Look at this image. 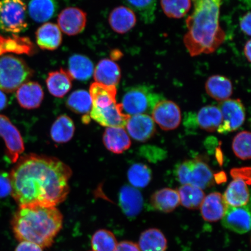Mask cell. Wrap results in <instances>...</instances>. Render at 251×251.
Segmentation results:
<instances>
[{
	"mask_svg": "<svg viewBox=\"0 0 251 251\" xmlns=\"http://www.w3.org/2000/svg\"><path fill=\"white\" fill-rule=\"evenodd\" d=\"M72 79L73 78L68 71L61 68L58 71L50 72L46 80L47 86L52 96L62 98L70 92Z\"/></svg>",
	"mask_w": 251,
	"mask_h": 251,
	"instance_id": "24",
	"label": "cell"
},
{
	"mask_svg": "<svg viewBox=\"0 0 251 251\" xmlns=\"http://www.w3.org/2000/svg\"><path fill=\"white\" fill-rule=\"evenodd\" d=\"M9 174L11 194L19 205L56 206L70 193L72 172L54 157L31 153L21 156Z\"/></svg>",
	"mask_w": 251,
	"mask_h": 251,
	"instance_id": "1",
	"label": "cell"
},
{
	"mask_svg": "<svg viewBox=\"0 0 251 251\" xmlns=\"http://www.w3.org/2000/svg\"><path fill=\"white\" fill-rule=\"evenodd\" d=\"M136 22L134 12L124 6L113 9L109 17V23L113 30L120 34L130 31L136 25Z\"/></svg>",
	"mask_w": 251,
	"mask_h": 251,
	"instance_id": "22",
	"label": "cell"
},
{
	"mask_svg": "<svg viewBox=\"0 0 251 251\" xmlns=\"http://www.w3.org/2000/svg\"><path fill=\"white\" fill-rule=\"evenodd\" d=\"M205 90L212 99L223 101L229 99L233 94V85L227 77L213 75L207 80Z\"/></svg>",
	"mask_w": 251,
	"mask_h": 251,
	"instance_id": "26",
	"label": "cell"
},
{
	"mask_svg": "<svg viewBox=\"0 0 251 251\" xmlns=\"http://www.w3.org/2000/svg\"><path fill=\"white\" fill-rule=\"evenodd\" d=\"M167 240L161 231L150 228L141 234L139 246L141 251H166Z\"/></svg>",
	"mask_w": 251,
	"mask_h": 251,
	"instance_id": "29",
	"label": "cell"
},
{
	"mask_svg": "<svg viewBox=\"0 0 251 251\" xmlns=\"http://www.w3.org/2000/svg\"><path fill=\"white\" fill-rule=\"evenodd\" d=\"M180 203L178 191L171 188H163L157 191L151 198V204L153 208L162 212H172Z\"/></svg>",
	"mask_w": 251,
	"mask_h": 251,
	"instance_id": "25",
	"label": "cell"
},
{
	"mask_svg": "<svg viewBox=\"0 0 251 251\" xmlns=\"http://www.w3.org/2000/svg\"><path fill=\"white\" fill-rule=\"evenodd\" d=\"M63 225V216L55 206H20L11 226L18 241H29L42 248L51 247Z\"/></svg>",
	"mask_w": 251,
	"mask_h": 251,
	"instance_id": "3",
	"label": "cell"
},
{
	"mask_svg": "<svg viewBox=\"0 0 251 251\" xmlns=\"http://www.w3.org/2000/svg\"><path fill=\"white\" fill-rule=\"evenodd\" d=\"M117 87L108 86L94 83L90 87V95L92 100V106L104 108L117 102Z\"/></svg>",
	"mask_w": 251,
	"mask_h": 251,
	"instance_id": "27",
	"label": "cell"
},
{
	"mask_svg": "<svg viewBox=\"0 0 251 251\" xmlns=\"http://www.w3.org/2000/svg\"><path fill=\"white\" fill-rule=\"evenodd\" d=\"M15 251H43L42 248L36 244L29 241H21Z\"/></svg>",
	"mask_w": 251,
	"mask_h": 251,
	"instance_id": "42",
	"label": "cell"
},
{
	"mask_svg": "<svg viewBox=\"0 0 251 251\" xmlns=\"http://www.w3.org/2000/svg\"><path fill=\"white\" fill-rule=\"evenodd\" d=\"M55 4L53 0H31L29 14L37 23H45L51 19L55 12Z\"/></svg>",
	"mask_w": 251,
	"mask_h": 251,
	"instance_id": "32",
	"label": "cell"
},
{
	"mask_svg": "<svg viewBox=\"0 0 251 251\" xmlns=\"http://www.w3.org/2000/svg\"><path fill=\"white\" fill-rule=\"evenodd\" d=\"M69 74L72 78L81 81L89 80L92 76L94 65L87 56L75 54L69 59Z\"/></svg>",
	"mask_w": 251,
	"mask_h": 251,
	"instance_id": "28",
	"label": "cell"
},
{
	"mask_svg": "<svg viewBox=\"0 0 251 251\" xmlns=\"http://www.w3.org/2000/svg\"><path fill=\"white\" fill-rule=\"evenodd\" d=\"M177 191L181 205L189 209L200 208L205 197L202 189L191 185H183Z\"/></svg>",
	"mask_w": 251,
	"mask_h": 251,
	"instance_id": "33",
	"label": "cell"
},
{
	"mask_svg": "<svg viewBox=\"0 0 251 251\" xmlns=\"http://www.w3.org/2000/svg\"><path fill=\"white\" fill-rule=\"evenodd\" d=\"M224 197L228 206H246L250 200L247 183L241 178H234L226 190Z\"/></svg>",
	"mask_w": 251,
	"mask_h": 251,
	"instance_id": "23",
	"label": "cell"
},
{
	"mask_svg": "<svg viewBox=\"0 0 251 251\" xmlns=\"http://www.w3.org/2000/svg\"><path fill=\"white\" fill-rule=\"evenodd\" d=\"M36 39L37 45L41 49L52 51L61 45L62 33L58 25L46 23L37 30Z\"/></svg>",
	"mask_w": 251,
	"mask_h": 251,
	"instance_id": "20",
	"label": "cell"
},
{
	"mask_svg": "<svg viewBox=\"0 0 251 251\" xmlns=\"http://www.w3.org/2000/svg\"><path fill=\"white\" fill-rule=\"evenodd\" d=\"M94 71V78L96 83L117 87L120 81L121 69L117 63L111 59H102Z\"/></svg>",
	"mask_w": 251,
	"mask_h": 251,
	"instance_id": "18",
	"label": "cell"
},
{
	"mask_svg": "<svg viewBox=\"0 0 251 251\" xmlns=\"http://www.w3.org/2000/svg\"></svg>",
	"mask_w": 251,
	"mask_h": 251,
	"instance_id": "48",
	"label": "cell"
},
{
	"mask_svg": "<svg viewBox=\"0 0 251 251\" xmlns=\"http://www.w3.org/2000/svg\"><path fill=\"white\" fill-rule=\"evenodd\" d=\"M114 251H141L139 246L131 241H122L117 244Z\"/></svg>",
	"mask_w": 251,
	"mask_h": 251,
	"instance_id": "43",
	"label": "cell"
},
{
	"mask_svg": "<svg viewBox=\"0 0 251 251\" xmlns=\"http://www.w3.org/2000/svg\"><path fill=\"white\" fill-rule=\"evenodd\" d=\"M228 208L224 196L215 192L204 198L200 208L202 218L205 221L215 222L224 218Z\"/></svg>",
	"mask_w": 251,
	"mask_h": 251,
	"instance_id": "15",
	"label": "cell"
},
{
	"mask_svg": "<svg viewBox=\"0 0 251 251\" xmlns=\"http://www.w3.org/2000/svg\"><path fill=\"white\" fill-rule=\"evenodd\" d=\"M177 177L183 185H191L201 188L211 187L214 183V176L209 166L199 160L184 161L178 166Z\"/></svg>",
	"mask_w": 251,
	"mask_h": 251,
	"instance_id": "7",
	"label": "cell"
},
{
	"mask_svg": "<svg viewBox=\"0 0 251 251\" xmlns=\"http://www.w3.org/2000/svg\"><path fill=\"white\" fill-rule=\"evenodd\" d=\"M225 227L235 233L244 234L249 231L251 227V215L247 206H228L226 213L222 218Z\"/></svg>",
	"mask_w": 251,
	"mask_h": 251,
	"instance_id": "14",
	"label": "cell"
},
{
	"mask_svg": "<svg viewBox=\"0 0 251 251\" xmlns=\"http://www.w3.org/2000/svg\"><path fill=\"white\" fill-rule=\"evenodd\" d=\"M0 137L4 140L6 153L12 163L17 162L24 152L25 146L20 131L7 116L0 114Z\"/></svg>",
	"mask_w": 251,
	"mask_h": 251,
	"instance_id": "8",
	"label": "cell"
},
{
	"mask_svg": "<svg viewBox=\"0 0 251 251\" xmlns=\"http://www.w3.org/2000/svg\"><path fill=\"white\" fill-rule=\"evenodd\" d=\"M119 203L125 214L133 218L142 210L143 199L139 190L126 185L122 187L119 193Z\"/></svg>",
	"mask_w": 251,
	"mask_h": 251,
	"instance_id": "17",
	"label": "cell"
},
{
	"mask_svg": "<svg viewBox=\"0 0 251 251\" xmlns=\"http://www.w3.org/2000/svg\"><path fill=\"white\" fill-rule=\"evenodd\" d=\"M152 119L164 130H174L180 125L181 111L176 103L169 100H161L153 107Z\"/></svg>",
	"mask_w": 251,
	"mask_h": 251,
	"instance_id": "10",
	"label": "cell"
},
{
	"mask_svg": "<svg viewBox=\"0 0 251 251\" xmlns=\"http://www.w3.org/2000/svg\"><path fill=\"white\" fill-rule=\"evenodd\" d=\"M103 143L110 151L119 154L131 146L129 136L124 128L107 127L103 135Z\"/></svg>",
	"mask_w": 251,
	"mask_h": 251,
	"instance_id": "21",
	"label": "cell"
},
{
	"mask_svg": "<svg viewBox=\"0 0 251 251\" xmlns=\"http://www.w3.org/2000/svg\"><path fill=\"white\" fill-rule=\"evenodd\" d=\"M162 99L149 87L138 86L125 93L121 103L125 114L130 116L147 114Z\"/></svg>",
	"mask_w": 251,
	"mask_h": 251,
	"instance_id": "5",
	"label": "cell"
},
{
	"mask_svg": "<svg viewBox=\"0 0 251 251\" xmlns=\"http://www.w3.org/2000/svg\"><path fill=\"white\" fill-rule=\"evenodd\" d=\"M151 171L146 165L136 164L131 166L127 173L128 179L134 187L144 188L151 180Z\"/></svg>",
	"mask_w": 251,
	"mask_h": 251,
	"instance_id": "35",
	"label": "cell"
},
{
	"mask_svg": "<svg viewBox=\"0 0 251 251\" xmlns=\"http://www.w3.org/2000/svg\"><path fill=\"white\" fill-rule=\"evenodd\" d=\"M240 27L241 30L246 35H251V13L248 12L241 18Z\"/></svg>",
	"mask_w": 251,
	"mask_h": 251,
	"instance_id": "44",
	"label": "cell"
},
{
	"mask_svg": "<svg viewBox=\"0 0 251 251\" xmlns=\"http://www.w3.org/2000/svg\"><path fill=\"white\" fill-rule=\"evenodd\" d=\"M250 168H243L240 169H234L231 171V175L233 178L237 177L241 178L247 184H250Z\"/></svg>",
	"mask_w": 251,
	"mask_h": 251,
	"instance_id": "41",
	"label": "cell"
},
{
	"mask_svg": "<svg viewBox=\"0 0 251 251\" xmlns=\"http://www.w3.org/2000/svg\"><path fill=\"white\" fill-rule=\"evenodd\" d=\"M75 127L73 121L67 115L56 119L51 128V137L56 143L68 142L73 137Z\"/></svg>",
	"mask_w": 251,
	"mask_h": 251,
	"instance_id": "31",
	"label": "cell"
},
{
	"mask_svg": "<svg viewBox=\"0 0 251 251\" xmlns=\"http://www.w3.org/2000/svg\"><path fill=\"white\" fill-rule=\"evenodd\" d=\"M26 14L22 0H0V30L15 34L26 30Z\"/></svg>",
	"mask_w": 251,
	"mask_h": 251,
	"instance_id": "6",
	"label": "cell"
},
{
	"mask_svg": "<svg viewBox=\"0 0 251 251\" xmlns=\"http://www.w3.org/2000/svg\"><path fill=\"white\" fill-rule=\"evenodd\" d=\"M127 132L133 139L144 142L151 138L155 132V125L148 114H140L130 117L126 125Z\"/></svg>",
	"mask_w": 251,
	"mask_h": 251,
	"instance_id": "13",
	"label": "cell"
},
{
	"mask_svg": "<svg viewBox=\"0 0 251 251\" xmlns=\"http://www.w3.org/2000/svg\"><path fill=\"white\" fill-rule=\"evenodd\" d=\"M197 123L202 129L213 132L221 126L223 118L217 106H206L201 109L197 114Z\"/></svg>",
	"mask_w": 251,
	"mask_h": 251,
	"instance_id": "30",
	"label": "cell"
},
{
	"mask_svg": "<svg viewBox=\"0 0 251 251\" xmlns=\"http://www.w3.org/2000/svg\"><path fill=\"white\" fill-rule=\"evenodd\" d=\"M67 105L72 111L80 114H87L92 108V100L90 93L84 90L72 93L67 101Z\"/></svg>",
	"mask_w": 251,
	"mask_h": 251,
	"instance_id": "34",
	"label": "cell"
},
{
	"mask_svg": "<svg viewBox=\"0 0 251 251\" xmlns=\"http://www.w3.org/2000/svg\"><path fill=\"white\" fill-rule=\"evenodd\" d=\"M90 117L103 126L124 128L130 116L125 114L121 103L117 102L104 108L92 106Z\"/></svg>",
	"mask_w": 251,
	"mask_h": 251,
	"instance_id": "11",
	"label": "cell"
},
{
	"mask_svg": "<svg viewBox=\"0 0 251 251\" xmlns=\"http://www.w3.org/2000/svg\"><path fill=\"white\" fill-rule=\"evenodd\" d=\"M128 4L139 12L145 23H152L155 19L156 0H127Z\"/></svg>",
	"mask_w": 251,
	"mask_h": 251,
	"instance_id": "38",
	"label": "cell"
},
{
	"mask_svg": "<svg viewBox=\"0 0 251 251\" xmlns=\"http://www.w3.org/2000/svg\"><path fill=\"white\" fill-rule=\"evenodd\" d=\"M117 244L114 234L104 229L97 231L92 238L93 251H114Z\"/></svg>",
	"mask_w": 251,
	"mask_h": 251,
	"instance_id": "37",
	"label": "cell"
},
{
	"mask_svg": "<svg viewBox=\"0 0 251 251\" xmlns=\"http://www.w3.org/2000/svg\"><path fill=\"white\" fill-rule=\"evenodd\" d=\"M163 11L169 18L180 19L184 17L191 7V0H161Z\"/></svg>",
	"mask_w": 251,
	"mask_h": 251,
	"instance_id": "36",
	"label": "cell"
},
{
	"mask_svg": "<svg viewBox=\"0 0 251 251\" xmlns=\"http://www.w3.org/2000/svg\"><path fill=\"white\" fill-rule=\"evenodd\" d=\"M33 74L24 59L11 55L0 56V90L3 92H15Z\"/></svg>",
	"mask_w": 251,
	"mask_h": 251,
	"instance_id": "4",
	"label": "cell"
},
{
	"mask_svg": "<svg viewBox=\"0 0 251 251\" xmlns=\"http://www.w3.org/2000/svg\"><path fill=\"white\" fill-rule=\"evenodd\" d=\"M11 186L9 174L0 172V198L7 197L11 194Z\"/></svg>",
	"mask_w": 251,
	"mask_h": 251,
	"instance_id": "40",
	"label": "cell"
},
{
	"mask_svg": "<svg viewBox=\"0 0 251 251\" xmlns=\"http://www.w3.org/2000/svg\"><path fill=\"white\" fill-rule=\"evenodd\" d=\"M218 108L223 118L222 124L218 130V132L227 133L236 130L244 124L246 112L240 100H225L219 103Z\"/></svg>",
	"mask_w": 251,
	"mask_h": 251,
	"instance_id": "9",
	"label": "cell"
},
{
	"mask_svg": "<svg viewBox=\"0 0 251 251\" xmlns=\"http://www.w3.org/2000/svg\"><path fill=\"white\" fill-rule=\"evenodd\" d=\"M192 14L187 18L184 44L191 56L211 54L221 46L226 34L220 26L222 0H191Z\"/></svg>",
	"mask_w": 251,
	"mask_h": 251,
	"instance_id": "2",
	"label": "cell"
},
{
	"mask_svg": "<svg viewBox=\"0 0 251 251\" xmlns=\"http://www.w3.org/2000/svg\"><path fill=\"white\" fill-rule=\"evenodd\" d=\"M17 99L21 107L27 109L39 108L44 99L42 86L35 81H27L17 90Z\"/></svg>",
	"mask_w": 251,
	"mask_h": 251,
	"instance_id": "16",
	"label": "cell"
},
{
	"mask_svg": "<svg viewBox=\"0 0 251 251\" xmlns=\"http://www.w3.org/2000/svg\"><path fill=\"white\" fill-rule=\"evenodd\" d=\"M34 52L35 47L29 37L15 34L7 37L0 35V56L7 53L31 55Z\"/></svg>",
	"mask_w": 251,
	"mask_h": 251,
	"instance_id": "19",
	"label": "cell"
},
{
	"mask_svg": "<svg viewBox=\"0 0 251 251\" xmlns=\"http://www.w3.org/2000/svg\"><path fill=\"white\" fill-rule=\"evenodd\" d=\"M87 14L76 7H68L62 11L58 17V27L69 36L80 33L86 27Z\"/></svg>",
	"mask_w": 251,
	"mask_h": 251,
	"instance_id": "12",
	"label": "cell"
},
{
	"mask_svg": "<svg viewBox=\"0 0 251 251\" xmlns=\"http://www.w3.org/2000/svg\"><path fill=\"white\" fill-rule=\"evenodd\" d=\"M120 52L119 51H112V53H111V57L112 59H118V57H120L121 56V54H118V53H119Z\"/></svg>",
	"mask_w": 251,
	"mask_h": 251,
	"instance_id": "47",
	"label": "cell"
},
{
	"mask_svg": "<svg viewBox=\"0 0 251 251\" xmlns=\"http://www.w3.org/2000/svg\"><path fill=\"white\" fill-rule=\"evenodd\" d=\"M251 40H249L246 43L244 49V55L245 56H246V57L248 61L249 62H251Z\"/></svg>",
	"mask_w": 251,
	"mask_h": 251,
	"instance_id": "46",
	"label": "cell"
},
{
	"mask_svg": "<svg viewBox=\"0 0 251 251\" xmlns=\"http://www.w3.org/2000/svg\"><path fill=\"white\" fill-rule=\"evenodd\" d=\"M8 100L4 92L0 90V111L4 109L7 106Z\"/></svg>",
	"mask_w": 251,
	"mask_h": 251,
	"instance_id": "45",
	"label": "cell"
},
{
	"mask_svg": "<svg viewBox=\"0 0 251 251\" xmlns=\"http://www.w3.org/2000/svg\"><path fill=\"white\" fill-rule=\"evenodd\" d=\"M233 150L238 158L243 160L251 158V133L244 131L238 133L233 141Z\"/></svg>",
	"mask_w": 251,
	"mask_h": 251,
	"instance_id": "39",
	"label": "cell"
}]
</instances>
